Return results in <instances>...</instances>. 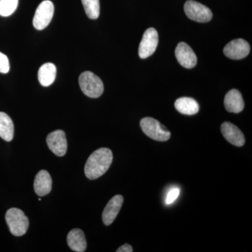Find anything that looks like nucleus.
<instances>
[{
  "instance_id": "1",
  "label": "nucleus",
  "mask_w": 252,
  "mask_h": 252,
  "mask_svg": "<svg viewBox=\"0 0 252 252\" xmlns=\"http://www.w3.org/2000/svg\"><path fill=\"white\" fill-rule=\"evenodd\" d=\"M113 154L108 148H100L91 154L86 162L84 172L88 179L96 180L104 175L112 165Z\"/></svg>"
},
{
  "instance_id": "2",
  "label": "nucleus",
  "mask_w": 252,
  "mask_h": 252,
  "mask_svg": "<svg viewBox=\"0 0 252 252\" xmlns=\"http://www.w3.org/2000/svg\"><path fill=\"white\" fill-rule=\"evenodd\" d=\"M79 86L82 92L91 98H97L100 97L104 92V84L100 78L94 73L83 72L79 76Z\"/></svg>"
},
{
  "instance_id": "3",
  "label": "nucleus",
  "mask_w": 252,
  "mask_h": 252,
  "mask_svg": "<svg viewBox=\"0 0 252 252\" xmlns=\"http://www.w3.org/2000/svg\"><path fill=\"white\" fill-rule=\"evenodd\" d=\"M5 219L11 234L17 237L26 234L29 227V220L22 210L9 209L6 212Z\"/></svg>"
},
{
  "instance_id": "4",
  "label": "nucleus",
  "mask_w": 252,
  "mask_h": 252,
  "mask_svg": "<svg viewBox=\"0 0 252 252\" xmlns=\"http://www.w3.org/2000/svg\"><path fill=\"white\" fill-rule=\"evenodd\" d=\"M140 126L144 134L154 140L165 142L171 136L170 131L153 118H144L141 120Z\"/></svg>"
},
{
  "instance_id": "5",
  "label": "nucleus",
  "mask_w": 252,
  "mask_h": 252,
  "mask_svg": "<svg viewBox=\"0 0 252 252\" xmlns=\"http://www.w3.org/2000/svg\"><path fill=\"white\" fill-rule=\"evenodd\" d=\"M185 12L187 17L199 23H207L211 21V10L205 5L193 0H188L185 4Z\"/></svg>"
},
{
  "instance_id": "6",
  "label": "nucleus",
  "mask_w": 252,
  "mask_h": 252,
  "mask_svg": "<svg viewBox=\"0 0 252 252\" xmlns=\"http://www.w3.org/2000/svg\"><path fill=\"white\" fill-rule=\"evenodd\" d=\"M54 14V5L50 0H44L38 6L33 18V26L41 31L49 26Z\"/></svg>"
},
{
  "instance_id": "7",
  "label": "nucleus",
  "mask_w": 252,
  "mask_h": 252,
  "mask_svg": "<svg viewBox=\"0 0 252 252\" xmlns=\"http://www.w3.org/2000/svg\"><path fill=\"white\" fill-rule=\"evenodd\" d=\"M158 44V34L157 30L153 28H149L144 33L139 46V56L141 59H145L152 56L157 50Z\"/></svg>"
},
{
  "instance_id": "8",
  "label": "nucleus",
  "mask_w": 252,
  "mask_h": 252,
  "mask_svg": "<svg viewBox=\"0 0 252 252\" xmlns=\"http://www.w3.org/2000/svg\"><path fill=\"white\" fill-rule=\"evenodd\" d=\"M250 44L243 39H237L230 41L223 49L225 56L233 60L245 59L250 54Z\"/></svg>"
},
{
  "instance_id": "9",
  "label": "nucleus",
  "mask_w": 252,
  "mask_h": 252,
  "mask_svg": "<svg viewBox=\"0 0 252 252\" xmlns=\"http://www.w3.org/2000/svg\"><path fill=\"white\" fill-rule=\"evenodd\" d=\"M46 142L50 150L58 157L65 155L67 149V139L64 131L55 130L46 137Z\"/></svg>"
},
{
  "instance_id": "10",
  "label": "nucleus",
  "mask_w": 252,
  "mask_h": 252,
  "mask_svg": "<svg viewBox=\"0 0 252 252\" xmlns=\"http://www.w3.org/2000/svg\"><path fill=\"white\" fill-rule=\"evenodd\" d=\"M175 56L182 67L191 69L196 65V55L187 43H179L178 45L176 47Z\"/></svg>"
},
{
  "instance_id": "11",
  "label": "nucleus",
  "mask_w": 252,
  "mask_h": 252,
  "mask_svg": "<svg viewBox=\"0 0 252 252\" xmlns=\"http://www.w3.org/2000/svg\"><path fill=\"white\" fill-rule=\"evenodd\" d=\"M220 131L225 140L236 147H243L245 143L244 134L234 124L224 122L220 126Z\"/></svg>"
},
{
  "instance_id": "12",
  "label": "nucleus",
  "mask_w": 252,
  "mask_h": 252,
  "mask_svg": "<svg viewBox=\"0 0 252 252\" xmlns=\"http://www.w3.org/2000/svg\"><path fill=\"white\" fill-rule=\"evenodd\" d=\"M123 203H124V197L121 195H115L109 200L102 212V221L104 225L112 224L117 218V215H119Z\"/></svg>"
},
{
  "instance_id": "13",
  "label": "nucleus",
  "mask_w": 252,
  "mask_h": 252,
  "mask_svg": "<svg viewBox=\"0 0 252 252\" xmlns=\"http://www.w3.org/2000/svg\"><path fill=\"white\" fill-rule=\"evenodd\" d=\"M225 108L231 113L241 112L245 107V102L241 93L237 89L230 90L225 94L224 99Z\"/></svg>"
},
{
  "instance_id": "14",
  "label": "nucleus",
  "mask_w": 252,
  "mask_h": 252,
  "mask_svg": "<svg viewBox=\"0 0 252 252\" xmlns=\"http://www.w3.org/2000/svg\"><path fill=\"white\" fill-rule=\"evenodd\" d=\"M34 189L36 195L42 197L48 195L52 189V179L46 170H41L36 175Z\"/></svg>"
},
{
  "instance_id": "15",
  "label": "nucleus",
  "mask_w": 252,
  "mask_h": 252,
  "mask_svg": "<svg viewBox=\"0 0 252 252\" xmlns=\"http://www.w3.org/2000/svg\"><path fill=\"white\" fill-rule=\"evenodd\" d=\"M67 244L69 248L74 252H84L86 251L87 243L84 232L79 228H74L67 235Z\"/></svg>"
},
{
  "instance_id": "16",
  "label": "nucleus",
  "mask_w": 252,
  "mask_h": 252,
  "mask_svg": "<svg viewBox=\"0 0 252 252\" xmlns=\"http://www.w3.org/2000/svg\"><path fill=\"white\" fill-rule=\"evenodd\" d=\"M175 106L181 114L189 116L196 114L200 109L198 102L191 97H180L175 101Z\"/></svg>"
},
{
  "instance_id": "17",
  "label": "nucleus",
  "mask_w": 252,
  "mask_h": 252,
  "mask_svg": "<svg viewBox=\"0 0 252 252\" xmlns=\"http://www.w3.org/2000/svg\"><path fill=\"white\" fill-rule=\"evenodd\" d=\"M56 65L53 63H48L41 65L38 72V79L41 86H49L54 82L56 77Z\"/></svg>"
},
{
  "instance_id": "18",
  "label": "nucleus",
  "mask_w": 252,
  "mask_h": 252,
  "mask_svg": "<svg viewBox=\"0 0 252 252\" xmlns=\"http://www.w3.org/2000/svg\"><path fill=\"white\" fill-rule=\"evenodd\" d=\"M14 135V123L6 113L0 112V137L6 142H11Z\"/></svg>"
},
{
  "instance_id": "19",
  "label": "nucleus",
  "mask_w": 252,
  "mask_h": 252,
  "mask_svg": "<svg viewBox=\"0 0 252 252\" xmlns=\"http://www.w3.org/2000/svg\"><path fill=\"white\" fill-rule=\"evenodd\" d=\"M88 17L91 19H97L99 16V0H81Z\"/></svg>"
},
{
  "instance_id": "20",
  "label": "nucleus",
  "mask_w": 252,
  "mask_h": 252,
  "mask_svg": "<svg viewBox=\"0 0 252 252\" xmlns=\"http://www.w3.org/2000/svg\"><path fill=\"white\" fill-rule=\"evenodd\" d=\"M18 0H0V16L7 17L17 9Z\"/></svg>"
},
{
  "instance_id": "21",
  "label": "nucleus",
  "mask_w": 252,
  "mask_h": 252,
  "mask_svg": "<svg viewBox=\"0 0 252 252\" xmlns=\"http://www.w3.org/2000/svg\"><path fill=\"white\" fill-rule=\"evenodd\" d=\"M9 61L7 56L0 52V73L6 74L9 72Z\"/></svg>"
},
{
  "instance_id": "22",
  "label": "nucleus",
  "mask_w": 252,
  "mask_h": 252,
  "mask_svg": "<svg viewBox=\"0 0 252 252\" xmlns=\"http://www.w3.org/2000/svg\"><path fill=\"white\" fill-rule=\"evenodd\" d=\"M180 193V190L179 189L175 188L170 190L169 193H167L166 200H165V203L167 205H170V204L173 203L176 199L178 198Z\"/></svg>"
},
{
  "instance_id": "23",
  "label": "nucleus",
  "mask_w": 252,
  "mask_h": 252,
  "mask_svg": "<svg viewBox=\"0 0 252 252\" xmlns=\"http://www.w3.org/2000/svg\"><path fill=\"white\" fill-rule=\"evenodd\" d=\"M132 251H133V250H132V246H130L128 244L122 245L117 250V252H132Z\"/></svg>"
}]
</instances>
